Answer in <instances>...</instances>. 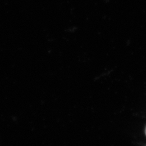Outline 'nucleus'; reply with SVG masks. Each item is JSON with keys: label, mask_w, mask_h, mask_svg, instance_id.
<instances>
[{"label": "nucleus", "mask_w": 146, "mask_h": 146, "mask_svg": "<svg viewBox=\"0 0 146 146\" xmlns=\"http://www.w3.org/2000/svg\"><path fill=\"white\" fill-rule=\"evenodd\" d=\"M145 134L146 135V127H145Z\"/></svg>", "instance_id": "obj_1"}]
</instances>
